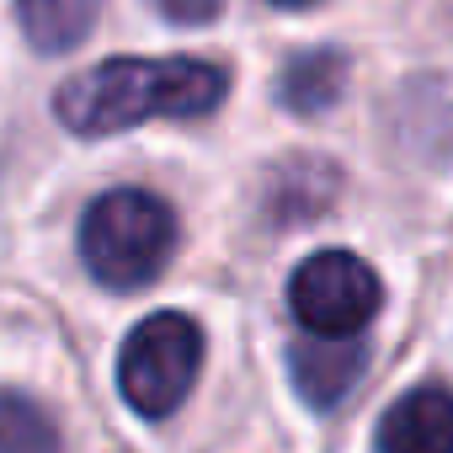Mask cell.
<instances>
[{
  "instance_id": "obj_8",
  "label": "cell",
  "mask_w": 453,
  "mask_h": 453,
  "mask_svg": "<svg viewBox=\"0 0 453 453\" xmlns=\"http://www.w3.org/2000/svg\"><path fill=\"white\" fill-rule=\"evenodd\" d=\"M347 86V59L336 49H315V54H299L283 75H278V96L294 107V112H326Z\"/></svg>"
},
{
  "instance_id": "obj_1",
  "label": "cell",
  "mask_w": 453,
  "mask_h": 453,
  "mask_svg": "<svg viewBox=\"0 0 453 453\" xmlns=\"http://www.w3.org/2000/svg\"><path fill=\"white\" fill-rule=\"evenodd\" d=\"M224 91H230V75L208 59H107L75 75L54 96V112L70 134L102 139L150 118H208Z\"/></svg>"
},
{
  "instance_id": "obj_2",
  "label": "cell",
  "mask_w": 453,
  "mask_h": 453,
  "mask_svg": "<svg viewBox=\"0 0 453 453\" xmlns=\"http://www.w3.org/2000/svg\"><path fill=\"white\" fill-rule=\"evenodd\" d=\"M176 251V213L144 187L102 192L81 219V262L107 288H144Z\"/></svg>"
},
{
  "instance_id": "obj_4",
  "label": "cell",
  "mask_w": 453,
  "mask_h": 453,
  "mask_svg": "<svg viewBox=\"0 0 453 453\" xmlns=\"http://www.w3.org/2000/svg\"><path fill=\"white\" fill-rule=\"evenodd\" d=\"M379 273L357 251H315L288 278V304L310 336H357L379 315Z\"/></svg>"
},
{
  "instance_id": "obj_6",
  "label": "cell",
  "mask_w": 453,
  "mask_h": 453,
  "mask_svg": "<svg viewBox=\"0 0 453 453\" xmlns=\"http://www.w3.org/2000/svg\"><path fill=\"white\" fill-rule=\"evenodd\" d=\"M379 453H453V389L421 384L379 421Z\"/></svg>"
},
{
  "instance_id": "obj_5",
  "label": "cell",
  "mask_w": 453,
  "mask_h": 453,
  "mask_svg": "<svg viewBox=\"0 0 453 453\" xmlns=\"http://www.w3.org/2000/svg\"><path fill=\"white\" fill-rule=\"evenodd\" d=\"M288 368H294V389L304 405L326 411L336 400L352 395V384L363 379L368 368V347L357 336H310L288 352Z\"/></svg>"
},
{
  "instance_id": "obj_9",
  "label": "cell",
  "mask_w": 453,
  "mask_h": 453,
  "mask_svg": "<svg viewBox=\"0 0 453 453\" xmlns=\"http://www.w3.org/2000/svg\"><path fill=\"white\" fill-rule=\"evenodd\" d=\"M0 453H59L49 411L17 389H0Z\"/></svg>"
},
{
  "instance_id": "obj_3",
  "label": "cell",
  "mask_w": 453,
  "mask_h": 453,
  "mask_svg": "<svg viewBox=\"0 0 453 453\" xmlns=\"http://www.w3.org/2000/svg\"><path fill=\"white\" fill-rule=\"evenodd\" d=\"M197 368H203V331L181 310H155L128 331L118 352V389L139 416L160 421L192 395Z\"/></svg>"
},
{
  "instance_id": "obj_10",
  "label": "cell",
  "mask_w": 453,
  "mask_h": 453,
  "mask_svg": "<svg viewBox=\"0 0 453 453\" xmlns=\"http://www.w3.org/2000/svg\"><path fill=\"white\" fill-rule=\"evenodd\" d=\"M150 6L176 27H203V22H213L224 12V0H150Z\"/></svg>"
},
{
  "instance_id": "obj_7",
  "label": "cell",
  "mask_w": 453,
  "mask_h": 453,
  "mask_svg": "<svg viewBox=\"0 0 453 453\" xmlns=\"http://www.w3.org/2000/svg\"><path fill=\"white\" fill-rule=\"evenodd\" d=\"M102 17V0H17V22L38 54H70Z\"/></svg>"
},
{
  "instance_id": "obj_11",
  "label": "cell",
  "mask_w": 453,
  "mask_h": 453,
  "mask_svg": "<svg viewBox=\"0 0 453 453\" xmlns=\"http://www.w3.org/2000/svg\"><path fill=\"white\" fill-rule=\"evenodd\" d=\"M273 6H283V12H304V6H315V0H273Z\"/></svg>"
}]
</instances>
